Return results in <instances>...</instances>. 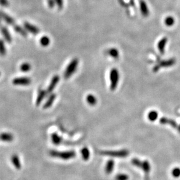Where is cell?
Here are the masks:
<instances>
[{"instance_id":"1","label":"cell","mask_w":180,"mask_h":180,"mask_svg":"<svg viewBox=\"0 0 180 180\" xmlns=\"http://www.w3.org/2000/svg\"><path fill=\"white\" fill-rule=\"evenodd\" d=\"M50 154L52 157L59 158L65 160L74 158L76 156V153L72 150L67 152H58L57 150H52L50 152Z\"/></svg>"},{"instance_id":"2","label":"cell","mask_w":180,"mask_h":180,"mask_svg":"<svg viewBox=\"0 0 180 180\" xmlns=\"http://www.w3.org/2000/svg\"><path fill=\"white\" fill-rule=\"evenodd\" d=\"M119 72L117 69H112L110 73V90L111 91L115 90L118 86L119 82Z\"/></svg>"},{"instance_id":"3","label":"cell","mask_w":180,"mask_h":180,"mask_svg":"<svg viewBox=\"0 0 180 180\" xmlns=\"http://www.w3.org/2000/svg\"><path fill=\"white\" fill-rule=\"evenodd\" d=\"M79 63V60L78 59H74L68 65V66L65 71L64 77L65 79L69 78L76 70L78 65Z\"/></svg>"},{"instance_id":"4","label":"cell","mask_w":180,"mask_h":180,"mask_svg":"<svg viewBox=\"0 0 180 180\" xmlns=\"http://www.w3.org/2000/svg\"><path fill=\"white\" fill-rule=\"evenodd\" d=\"M100 153L104 156H108L113 157L124 158L127 157L129 155V152L128 150L123 149L118 151H103L100 152Z\"/></svg>"},{"instance_id":"5","label":"cell","mask_w":180,"mask_h":180,"mask_svg":"<svg viewBox=\"0 0 180 180\" xmlns=\"http://www.w3.org/2000/svg\"><path fill=\"white\" fill-rule=\"evenodd\" d=\"M176 63V60L174 58L170 59L169 60H163L157 64L155 66L153 69V71L154 72L158 71L162 67H169L171 66H173Z\"/></svg>"},{"instance_id":"6","label":"cell","mask_w":180,"mask_h":180,"mask_svg":"<svg viewBox=\"0 0 180 180\" xmlns=\"http://www.w3.org/2000/svg\"><path fill=\"white\" fill-rule=\"evenodd\" d=\"M12 83L15 86H28L31 83V80L28 77H18L13 80Z\"/></svg>"},{"instance_id":"7","label":"cell","mask_w":180,"mask_h":180,"mask_svg":"<svg viewBox=\"0 0 180 180\" xmlns=\"http://www.w3.org/2000/svg\"><path fill=\"white\" fill-rule=\"evenodd\" d=\"M24 27H25V29L27 31H28L29 32L31 33V34H33L35 35H37L40 32L39 29L37 26H36L33 25H31V24H30L29 22H25L24 23Z\"/></svg>"},{"instance_id":"8","label":"cell","mask_w":180,"mask_h":180,"mask_svg":"<svg viewBox=\"0 0 180 180\" xmlns=\"http://www.w3.org/2000/svg\"><path fill=\"white\" fill-rule=\"evenodd\" d=\"M59 80H60V77L58 75H56L53 77L50 82V85H49V86L47 88V93H52L53 92V91L56 88L57 84L58 83Z\"/></svg>"},{"instance_id":"9","label":"cell","mask_w":180,"mask_h":180,"mask_svg":"<svg viewBox=\"0 0 180 180\" xmlns=\"http://www.w3.org/2000/svg\"><path fill=\"white\" fill-rule=\"evenodd\" d=\"M0 15H1V19L4 21L7 24H8L9 25H15V21L11 16L1 11H0Z\"/></svg>"},{"instance_id":"10","label":"cell","mask_w":180,"mask_h":180,"mask_svg":"<svg viewBox=\"0 0 180 180\" xmlns=\"http://www.w3.org/2000/svg\"><path fill=\"white\" fill-rule=\"evenodd\" d=\"M143 171L145 173V180H149V173L151 171V166L150 163L147 160L144 161L142 162V168Z\"/></svg>"},{"instance_id":"11","label":"cell","mask_w":180,"mask_h":180,"mask_svg":"<svg viewBox=\"0 0 180 180\" xmlns=\"http://www.w3.org/2000/svg\"><path fill=\"white\" fill-rule=\"evenodd\" d=\"M140 9L142 15L145 17H146V16H148L149 15V9L148 8V5L143 0H141L140 1Z\"/></svg>"},{"instance_id":"12","label":"cell","mask_w":180,"mask_h":180,"mask_svg":"<svg viewBox=\"0 0 180 180\" xmlns=\"http://www.w3.org/2000/svg\"><path fill=\"white\" fill-rule=\"evenodd\" d=\"M168 41V39L167 38H162L158 43L157 47L161 55H164L165 51V47L166 45V43Z\"/></svg>"},{"instance_id":"13","label":"cell","mask_w":180,"mask_h":180,"mask_svg":"<svg viewBox=\"0 0 180 180\" xmlns=\"http://www.w3.org/2000/svg\"><path fill=\"white\" fill-rule=\"evenodd\" d=\"M47 94V91L43 90V89L39 90V91L38 92V95H37V97L36 98V106H39L40 105V104L41 103V102L44 100V98L46 96Z\"/></svg>"},{"instance_id":"14","label":"cell","mask_w":180,"mask_h":180,"mask_svg":"<svg viewBox=\"0 0 180 180\" xmlns=\"http://www.w3.org/2000/svg\"><path fill=\"white\" fill-rule=\"evenodd\" d=\"M1 32L2 35L4 38V39L8 43H11L12 42V37L10 34V32L5 26H2L1 28Z\"/></svg>"},{"instance_id":"15","label":"cell","mask_w":180,"mask_h":180,"mask_svg":"<svg viewBox=\"0 0 180 180\" xmlns=\"http://www.w3.org/2000/svg\"><path fill=\"white\" fill-rule=\"evenodd\" d=\"M56 96H57V95L56 94H51L49 96L47 101L44 104L43 108L46 109H48V108H50V107H52L53 102H54V101L56 100Z\"/></svg>"},{"instance_id":"16","label":"cell","mask_w":180,"mask_h":180,"mask_svg":"<svg viewBox=\"0 0 180 180\" xmlns=\"http://www.w3.org/2000/svg\"><path fill=\"white\" fill-rule=\"evenodd\" d=\"M160 123L163 125H166V124H169L171 126H172L174 128H177V124L175 122V121L173 119H170L165 117H162L160 119Z\"/></svg>"},{"instance_id":"17","label":"cell","mask_w":180,"mask_h":180,"mask_svg":"<svg viewBox=\"0 0 180 180\" xmlns=\"http://www.w3.org/2000/svg\"><path fill=\"white\" fill-rule=\"evenodd\" d=\"M11 161L13 164V165L14 166V167L18 170L21 169V164L20 162V160L19 157L16 155V154H14L11 157Z\"/></svg>"},{"instance_id":"18","label":"cell","mask_w":180,"mask_h":180,"mask_svg":"<svg viewBox=\"0 0 180 180\" xmlns=\"http://www.w3.org/2000/svg\"><path fill=\"white\" fill-rule=\"evenodd\" d=\"M0 139L4 142H11L13 140V136L9 133H3L0 135Z\"/></svg>"},{"instance_id":"19","label":"cell","mask_w":180,"mask_h":180,"mask_svg":"<svg viewBox=\"0 0 180 180\" xmlns=\"http://www.w3.org/2000/svg\"><path fill=\"white\" fill-rule=\"evenodd\" d=\"M14 30L19 34L21 35L24 36V37H26L27 36V30L23 28L22 26L18 25H14Z\"/></svg>"},{"instance_id":"20","label":"cell","mask_w":180,"mask_h":180,"mask_svg":"<svg viewBox=\"0 0 180 180\" xmlns=\"http://www.w3.org/2000/svg\"><path fill=\"white\" fill-rule=\"evenodd\" d=\"M114 161L112 160H110L106 164V166L105 167L106 173L108 174L111 173L114 170Z\"/></svg>"},{"instance_id":"21","label":"cell","mask_w":180,"mask_h":180,"mask_svg":"<svg viewBox=\"0 0 180 180\" xmlns=\"http://www.w3.org/2000/svg\"><path fill=\"white\" fill-rule=\"evenodd\" d=\"M107 54L112 58L117 59L119 57V52L117 49L111 48L107 51Z\"/></svg>"},{"instance_id":"22","label":"cell","mask_w":180,"mask_h":180,"mask_svg":"<svg viewBox=\"0 0 180 180\" xmlns=\"http://www.w3.org/2000/svg\"><path fill=\"white\" fill-rule=\"evenodd\" d=\"M86 101L91 106H94L97 103V99L94 95L89 94L86 96Z\"/></svg>"},{"instance_id":"23","label":"cell","mask_w":180,"mask_h":180,"mask_svg":"<svg viewBox=\"0 0 180 180\" xmlns=\"http://www.w3.org/2000/svg\"><path fill=\"white\" fill-rule=\"evenodd\" d=\"M81 154H82V158L84 160L87 161L89 160L90 157V152L88 147H85L81 150Z\"/></svg>"},{"instance_id":"24","label":"cell","mask_w":180,"mask_h":180,"mask_svg":"<svg viewBox=\"0 0 180 180\" xmlns=\"http://www.w3.org/2000/svg\"><path fill=\"white\" fill-rule=\"evenodd\" d=\"M52 140L53 143L56 145H58L62 142V138L56 133H54L52 135Z\"/></svg>"},{"instance_id":"25","label":"cell","mask_w":180,"mask_h":180,"mask_svg":"<svg viewBox=\"0 0 180 180\" xmlns=\"http://www.w3.org/2000/svg\"><path fill=\"white\" fill-rule=\"evenodd\" d=\"M158 116H159V115H158V113L157 111H152L148 113V118L150 121L153 122V121H156L157 119Z\"/></svg>"},{"instance_id":"26","label":"cell","mask_w":180,"mask_h":180,"mask_svg":"<svg viewBox=\"0 0 180 180\" xmlns=\"http://www.w3.org/2000/svg\"><path fill=\"white\" fill-rule=\"evenodd\" d=\"M175 23V20L173 16H167L165 20V24L167 26H172Z\"/></svg>"},{"instance_id":"27","label":"cell","mask_w":180,"mask_h":180,"mask_svg":"<svg viewBox=\"0 0 180 180\" xmlns=\"http://www.w3.org/2000/svg\"><path fill=\"white\" fill-rule=\"evenodd\" d=\"M40 44L44 47L47 46L48 45H49L50 43V40L49 39V38L48 36H44L43 37L41 38L40 40Z\"/></svg>"},{"instance_id":"28","label":"cell","mask_w":180,"mask_h":180,"mask_svg":"<svg viewBox=\"0 0 180 180\" xmlns=\"http://www.w3.org/2000/svg\"><path fill=\"white\" fill-rule=\"evenodd\" d=\"M7 53V50H6V47L4 42L0 39V55L1 56H5Z\"/></svg>"},{"instance_id":"29","label":"cell","mask_w":180,"mask_h":180,"mask_svg":"<svg viewBox=\"0 0 180 180\" xmlns=\"http://www.w3.org/2000/svg\"><path fill=\"white\" fill-rule=\"evenodd\" d=\"M20 69L22 71V72H25V73H26V72H28L31 69V65L29 63H23L20 67Z\"/></svg>"},{"instance_id":"30","label":"cell","mask_w":180,"mask_h":180,"mask_svg":"<svg viewBox=\"0 0 180 180\" xmlns=\"http://www.w3.org/2000/svg\"><path fill=\"white\" fill-rule=\"evenodd\" d=\"M171 174L174 178H178L180 177V168L175 167L171 171Z\"/></svg>"},{"instance_id":"31","label":"cell","mask_w":180,"mask_h":180,"mask_svg":"<svg viewBox=\"0 0 180 180\" xmlns=\"http://www.w3.org/2000/svg\"><path fill=\"white\" fill-rule=\"evenodd\" d=\"M132 164L138 168H142V162L140 161V160L138 158H133L132 160Z\"/></svg>"},{"instance_id":"32","label":"cell","mask_w":180,"mask_h":180,"mask_svg":"<svg viewBox=\"0 0 180 180\" xmlns=\"http://www.w3.org/2000/svg\"><path fill=\"white\" fill-rule=\"evenodd\" d=\"M129 177L125 174H118L116 176V180H128Z\"/></svg>"},{"instance_id":"33","label":"cell","mask_w":180,"mask_h":180,"mask_svg":"<svg viewBox=\"0 0 180 180\" xmlns=\"http://www.w3.org/2000/svg\"><path fill=\"white\" fill-rule=\"evenodd\" d=\"M9 5L8 0H0V5L3 7H7Z\"/></svg>"},{"instance_id":"34","label":"cell","mask_w":180,"mask_h":180,"mask_svg":"<svg viewBox=\"0 0 180 180\" xmlns=\"http://www.w3.org/2000/svg\"><path fill=\"white\" fill-rule=\"evenodd\" d=\"M56 3L59 9H61L63 7V0H55Z\"/></svg>"},{"instance_id":"35","label":"cell","mask_w":180,"mask_h":180,"mask_svg":"<svg viewBox=\"0 0 180 180\" xmlns=\"http://www.w3.org/2000/svg\"><path fill=\"white\" fill-rule=\"evenodd\" d=\"M47 3H48L49 7L51 8H54L55 5L56 4L55 0H47Z\"/></svg>"},{"instance_id":"36","label":"cell","mask_w":180,"mask_h":180,"mask_svg":"<svg viewBox=\"0 0 180 180\" xmlns=\"http://www.w3.org/2000/svg\"><path fill=\"white\" fill-rule=\"evenodd\" d=\"M178 131H179V132L180 133V125L179 126V127H178Z\"/></svg>"},{"instance_id":"37","label":"cell","mask_w":180,"mask_h":180,"mask_svg":"<svg viewBox=\"0 0 180 180\" xmlns=\"http://www.w3.org/2000/svg\"><path fill=\"white\" fill-rule=\"evenodd\" d=\"M1 15H0V25H1Z\"/></svg>"},{"instance_id":"38","label":"cell","mask_w":180,"mask_h":180,"mask_svg":"<svg viewBox=\"0 0 180 180\" xmlns=\"http://www.w3.org/2000/svg\"><path fill=\"white\" fill-rule=\"evenodd\" d=\"M0 75H1V73H0Z\"/></svg>"}]
</instances>
